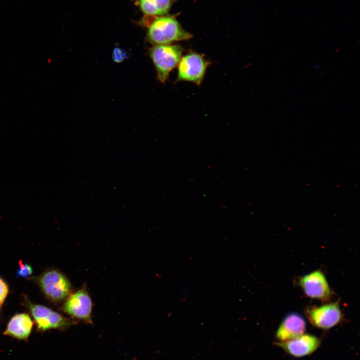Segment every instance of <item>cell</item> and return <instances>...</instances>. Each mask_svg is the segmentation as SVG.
<instances>
[{"label": "cell", "mask_w": 360, "mask_h": 360, "mask_svg": "<svg viewBox=\"0 0 360 360\" xmlns=\"http://www.w3.org/2000/svg\"><path fill=\"white\" fill-rule=\"evenodd\" d=\"M146 16L147 18L143 20V24L148 28V40L155 45L169 44L192 37L172 16Z\"/></svg>", "instance_id": "cell-1"}, {"label": "cell", "mask_w": 360, "mask_h": 360, "mask_svg": "<svg viewBox=\"0 0 360 360\" xmlns=\"http://www.w3.org/2000/svg\"><path fill=\"white\" fill-rule=\"evenodd\" d=\"M182 54V48L179 45H155L150 51V56L156 71L158 80L164 83L170 72L178 66Z\"/></svg>", "instance_id": "cell-2"}, {"label": "cell", "mask_w": 360, "mask_h": 360, "mask_svg": "<svg viewBox=\"0 0 360 360\" xmlns=\"http://www.w3.org/2000/svg\"><path fill=\"white\" fill-rule=\"evenodd\" d=\"M44 296L55 303L60 302L72 293V284L68 278L57 270H48L38 280Z\"/></svg>", "instance_id": "cell-3"}, {"label": "cell", "mask_w": 360, "mask_h": 360, "mask_svg": "<svg viewBox=\"0 0 360 360\" xmlns=\"http://www.w3.org/2000/svg\"><path fill=\"white\" fill-rule=\"evenodd\" d=\"M210 64L204 56L190 52L182 56L178 65L176 81L192 82L200 85Z\"/></svg>", "instance_id": "cell-4"}, {"label": "cell", "mask_w": 360, "mask_h": 360, "mask_svg": "<svg viewBox=\"0 0 360 360\" xmlns=\"http://www.w3.org/2000/svg\"><path fill=\"white\" fill-rule=\"evenodd\" d=\"M62 310L74 320L93 324L92 302L84 286L69 295L64 300Z\"/></svg>", "instance_id": "cell-5"}, {"label": "cell", "mask_w": 360, "mask_h": 360, "mask_svg": "<svg viewBox=\"0 0 360 360\" xmlns=\"http://www.w3.org/2000/svg\"><path fill=\"white\" fill-rule=\"evenodd\" d=\"M28 309L40 332L50 329L64 330L76 324V321L64 316L50 308L40 304L28 303Z\"/></svg>", "instance_id": "cell-6"}, {"label": "cell", "mask_w": 360, "mask_h": 360, "mask_svg": "<svg viewBox=\"0 0 360 360\" xmlns=\"http://www.w3.org/2000/svg\"><path fill=\"white\" fill-rule=\"evenodd\" d=\"M306 314L312 325L322 329H328L334 326L342 318V312L337 302L308 308Z\"/></svg>", "instance_id": "cell-7"}, {"label": "cell", "mask_w": 360, "mask_h": 360, "mask_svg": "<svg viewBox=\"0 0 360 360\" xmlns=\"http://www.w3.org/2000/svg\"><path fill=\"white\" fill-rule=\"evenodd\" d=\"M300 288L308 297L320 300H327L332 295L331 290L324 274L315 270L301 277L298 282Z\"/></svg>", "instance_id": "cell-8"}, {"label": "cell", "mask_w": 360, "mask_h": 360, "mask_svg": "<svg viewBox=\"0 0 360 360\" xmlns=\"http://www.w3.org/2000/svg\"><path fill=\"white\" fill-rule=\"evenodd\" d=\"M278 344L290 354L296 357H302L313 352L318 347L320 340L314 336L302 334Z\"/></svg>", "instance_id": "cell-9"}, {"label": "cell", "mask_w": 360, "mask_h": 360, "mask_svg": "<svg viewBox=\"0 0 360 360\" xmlns=\"http://www.w3.org/2000/svg\"><path fill=\"white\" fill-rule=\"evenodd\" d=\"M306 328L304 318L296 312H291L284 318L278 327L276 338L281 342L296 338L302 334Z\"/></svg>", "instance_id": "cell-10"}, {"label": "cell", "mask_w": 360, "mask_h": 360, "mask_svg": "<svg viewBox=\"0 0 360 360\" xmlns=\"http://www.w3.org/2000/svg\"><path fill=\"white\" fill-rule=\"evenodd\" d=\"M34 326V322L26 314L14 316L8 323L4 334L22 340H27Z\"/></svg>", "instance_id": "cell-11"}, {"label": "cell", "mask_w": 360, "mask_h": 360, "mask_svg": "<svg viewBox=\"0 0 360 360\" xmlns=\"http://www.w3.org/2000/svg\"><path fill=\"white\" fill-rule=\"evenodd\" d=\"M142 12L146 16H164L170 10L172 0H138Z\"/></svg>", "instance_id": "cell-12"}, {"label": "cell", "mask_w": 360, "mask_h": 360, "mask_svg": "<svg viewBox=\"0 0 360 360\" xmlns=\"http://www.w3.org/2000/svg\"><path fill=\"white\" fill-rule=\"evenodd\" d=\"M19 268L17 270L16 276L19 277L28 278L30 276L32 273V266L28 264L23 263L22 260H20Z\"/></svg>", "instance_id": "cell-13"}, {"label": "cell", "mask_w": 360, "mask_h": 360, "mask_svg": "<svg viewBox=\"0 0 360 360\" xmlns=\"http://www.w3.org/2000/svg\"><path fill=\"white\" fill-rule=\"evenodd\" d=\"M128 54L120 48H115L112 52V58L116 62H121L128 58Z\"/></svg>", "instance_id": "cell-14"}, {"label": "cell", "mask_w": 360, "mask_h": 360, "mask_svg": "<svg viewBox=\"0 0 360 360\" xmlns=\"http://www.w3.org/2000/svg\"><path fill=\"white\" fill-rule=\"evenodd\" d=\"M8 292V286L5 282L0 278V306L4 302Z\"/></svg>", "instance_id": "cell-15"}]
</instances>
